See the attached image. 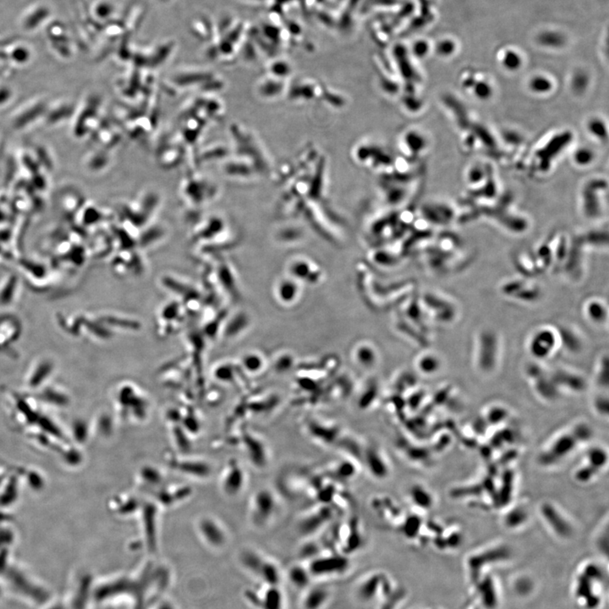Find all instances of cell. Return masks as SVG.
Instances as JSON below:
<instances>
[{
    "instance_id": "1",
    "label": "cell",
    "mask_w": 609,
    "mask_h": 609,
    "mask_svg": "<svg viewBox=\"0 0 609 609\" xmlns=\"http://www.w3.org/2000/svg\"><path fill=\"white\" fill-rule=\"evenodd\" d=\"M474 357L475 367L482 373H491L497 369L501 357V339L496 331L487 328L479 332Z\"/></svg>"
},
{
    "instance_id": "2",
    "label": "cell",
    "mask_w": 609,
    "mask_h": 609,
    "mask_svg": "<svg viewBox=\"0 0 609 609\" xmlns=\"http://www.w3.org/2000/svg\"><path fill=\"white\" fill-rule=\"evenodd\" d=\"M558 348L559 341L555 327H540L528 338V353L537 362L550 359Z\"/></svg>"
},
{
    "instance_id": "3",
    "label": "cell",
    "mask_w": 609,
    "mask_h": 609,
    "mask_svg": "<svg viewBox=\"0 0 609 609\" xmlns=\"http://www.w3.org/2000/svg\"><path fill=\"white\" fill-rule=\"evenodd\" d=\"M500 292L508 298L522 303H536L541 298V288L528 278H514L505 282Z\"/></svg>"
},
{
    "instance_id": "4",
    "label": "cell",
    "mask_w": 609,
    "mask_h": 609,
    "mask_svg": "<svg viewBox=\"0 0 609 609\" xmlns=\"http://www.w3.org/2000/svg\"><path fill=\"white\" fill-rule=\"evenodd\" d=\"M348 562L345 558L338 555H331L320 558L311 563L310 573L314 576H333L346 570Z\"/></svg>"
},
{
    "instance_id": "5",
    "label": "cell",
    "mask_w": 609,
    "mask_h": 609,
    "mask_svg": "<svg viewBox=\"0 0 609 609\" xmlns=\"http://www.w3.org/2000/svg\"><path fill=\"white\" fill-rule=\"evenodd\" d=\"M555 328L558 336L559 347L563 348L570 355H578L582 352L585 344L579 331L567 324H561Z\"/></svg>"
},
{
    "instance_id": "6",
    "label": "cell",
    "mask_w": 609,
    "mask_h": 609,
    "mask_svg": "<svg viewBox=\"0 0 609 609\" xmlns=\"http://www.w3.org/2000/svg\"><path fill=\"white\" fill-rule=\"evenodd\" d=\"M558 389H567L572 392H582L586 387V380L580 374L565 368H557L550 372Z\"/></svg>"
},
{
    "instance_id": "7",
    "label": "cell",
    "mask_w": 609,
    "mask_h": 609,
    "mask_svg": "<svg viewBox=\"0 0 609 609\" xmlns=\"http://www.w3.org/2000/svg\"><path fill=\"white\" fill-rule=\"evenodd\" d=\"M429 298L432 303L431 308L437 320L444 323L455 321L458 315V308L455 302L438 295H432Z\"/></svg>"
},
{
    "instance_id": "8",
    "label": "cell",
    "mask_w": 609,
    "mask_h": 609,
    "mask_svg": "<svg viewBox=\"0 0 609 609\" xmlns=\"http://www.w3.org/2000/svg\"><path fill=\"white\" fill-rule=\"evenodd\" d=\"M583 313L586 319L595 326H603L609 319V308L602 299H588L584 303Z\"/></svg>"
},
{
    "instance_id": "9",
    "label": "cell",
    "mask_w": 609,
    "mask_h": 609,
    "mask_svg": "<svg viewBox=\"0 0 609 609\" xmlns=\"http://www.w3.org/2000/svg\"><path fill=\"white\" fill-rule=\"evenodd\" d=\"M442 367V361L439 355L433 352H425L416 360V368L420 373L432 376L439 373Z\"/></svg>"
},
{
    "instance_id": "10",
    "label": "cell",
    "mask_w": 609,
    "mask_h": 609,
    "mask_svg": "<svg viewBox=\"0 0 609 609\" xmlns=\"http://www.w3.org/2000/svg\"><path fill=\"white\" fill-rule=\"evenodd\" d=\"M300 285L293 278L283 279L277 287V296L284 304H293L300 296Z\"/></svg>"
},
{
    "instance_id": "11",
    "label": "cell",
    "mask_w": 609,
    "mask_h": 609,
    "mask_svg": "<svg viewBox=\"0 0 609 609\" xmlns=\"http://www.w3.org/2000/svg\"><path fill=\"white\" fill-rule=\"evenodd\" d=\"M254 509L255 517L258 516L262 521L268 520L274 509V499L272 495L267 491L259 492L255 496Z\"/></svg>"
},
{
    "instance_id": "12",
    "label": "cell",
    "mask_w": 609,
    "mask_h": 609,
    "mask_svg": "<svg viewBox=\"0 0 609 609\" xmlns=\"http://www.w3.org/2000/svg\"><path fill=\"white\" fill-rule=\"evenodd\" d=\"M354 356L357 363L364 368H372L377 363V351L371 344H359L355 350Z\"/></svg>"
},
{
    "instance_id": "13",
    "label": "cell",
    "mask_w": 609,
    "mask_h": 609,
    "mask_svg": "<svg viewBox=\"0 0 609 609\" xmlns=\"http://www.w3.org/2000/svg\"><path fill=\"white\" fill-rule=\"evenodd\" d=\"M367 463L371 473L378 478H384L388 475L389 468L385 459L380 453L371 449L367 454Z\"/></svg>"
},
{
    "instance_id": "14",
    "label": "cell",
    "mask_w": 609,
    "mask_h": 609,
    "mask_svg": "<svg viewBox=\"0 0 609 609\" xmlns=\"http://www.w3.org/2000/svg\"><path fill=\"white\" fill-rule=\"evenodd\" d=\"M554 88V83L552 79L543 74L534 75L528 82V89L535 95H547Z\"/></svg>"
},
{
    "instance_id": "15",
    "label": "cell",
    "mask_w": 609,
    "mask_h": 609,
    "mask_svg": "<svg viewBox=\"0 0 609 609\" xmlns=\"http://www.w3.org/2000/svg\"><path fill=\"white\" fill-rule=\"evenodd\" d=\"M576 446V440H573V439L570 435H563L558 437L556 441H554L551 447H553L552 453H555L552 456H555V462L558 461L559 458H563L564 457L570 455V453L572 452L575 448Z\"/></svg>"
},
{
    "instance_id": "16",
    "label": "cell",
    "mask_w": 609,
    "mask_h": 609,
    "mask_svg": "<svg viewBox=\"0 0 609 609\" xmlns=\"http://www.w3.org/2000/svg\"><path fill=\"white\" fill-rule=\"evenodd\" d=\"M595 380L600 389H608L609 383V359L607 352L601 355L596 363Z\"/></svg>"
},
{
    "instance_id": "17",
    "label": "cell",
    "mask_w": 609,
    "mask_h": 609,
    "mask_svg": "<svg viewBox=\"0 0 609 609\" xmlns=\"http://www.w3.org/2000/svg\"><path fill=\"white\" fill-rule=\"evenodd\" d=\"M328 593L323 588H312L303 600L305 609H319L328 601Z\"/></svg>"
},
{
    "instance_id": "18",
    "label": "cell",
    "mask_w": 609,
    "mask_h": 609,
    "mask_svg": "<svg viewBox=\"0 0 609 609\" xmlns=\"http://www.w3.org/2000/svg\"><path fill=\"white\" fill-rule=\"evenodd\" d=\"M466 87L471 90L476 99L482 101H487L493 95V88L490 83L486 81H475L469 79Z\"/></svg>"
},
{
    "instance_id": "19",
    "label": "cell",
    "mask_w": 609,
    "mask_h": 609,
    "mask_svg": "<svg viewBox=\"0 0 609 609\" xmlns=\"http://www.w3.org/2000/svg\"><path fill=\"white\" fill-rule=\"evenodd\" d=\"M523 59L520 52L512 49H508L502 53L501 66L509 72H516L521 69Z\"/></svg>"
},
{
    "instance_id": "20",
    "label": "cell",
    "mask_w": 609,
    "mask_h": 609,
    "mask_svg": "<svg viewBox=\"0 0 609 609\" xmlns=\"http://www.w3.org/2000/svg\"><path fill=\"white\" fill-rule=\"evenodd\" d=\"M409 495L411 500L417 506L423 508H428L432 505V497L429 491L422 486H414L410 489Z\"/></svg>"
},
{
    "instance_id": "21",
    "label": "cell",
    "mask_w": 609,
    "mask_h": 609,
    "mask_svg": "<svg viewBox=\"0 0 609 609\" xmlns=\"http://www.w3.org/2000/svg\"><path fill=\"white\" fill-rule=\"evenodd\" d=\"M290 272H291V278L295 279V280H305L309 279L310 274H314L313 269L311 263L308 261H304V260H297L295 262H293L290 265Z\"/></svg>"
},
{
    "instance_id": "22",
    "label": "cell",
    "mask_w": 609,
    "mask_h": 609,
    "mask_svg": "<svg viewBox=\"0 0 609 609\" xmlns=\"http://www.w3.org/2000/svg\"><path fill=\"white\" fill-rule=\"evenodd\" d=\"M538 42L542 46L556 49L563 46L565 43V39L561 33L554 31H546L539 36Z\"/></svg>"
},
{
    "instance_id": "23",
    "label": "cell",
    "mask_w": 609,
    "mask_h": 609,
    "mask_svg": "<svg viewBox=\"0 0 609 609\" xmlns=\"http://www.w3.org/2000/svg\"><path fill=\"white\" fill-rule=\"evenodd\" d=\"M586 129L590 135H592L597 140L605 141L608 139V135H609L608 127L603 119L601 118H596V117L591 118L589 121L587 122Z\"/></svg>"
},
{
    "instance_id": "24",
    "label": "cell",
    "mask_w": 609,
    "mask_h": 609,
    "mask_svg": "<svg viewBox=\"0 0 609 609\" xmlns=\"http://www.w3.org/2000/svg\"><path fill=\"white\" fill-rule=\"evenodd\" d=\"M596 158L595 152L589 147H580L573 154L574 163L579 167H587L592 164Z\"/></svg>"
},
{
    "instance_id": "25",
    "label": "cell",
    "mask_w": 609,
    "mask_h": 609,
    "mask_svg": "<svg viewBox=\"0 0 609 609\" xmlns=\"http://www.w3.org/2000/svg\"><path fill=\"white\" fill-rule=\"evenodd\" d=\"M589 76L583 70H578L571 79V87L575 93L580 95L587 90L589 85Z\"/></svg>"
},
{
    "instance_id": "26",
    "label": "cell",
    "mask_w": 609,
    "mask_h": 609,
    "mask_svg": "<svg viewBox=\"0 0 609 609\" xmlns=\"http://www.w3.org/2000/svg\"><path fill=\"white\" fill-rule=\"evenodd\" d=\"M581 241L583 243L584 246L589 245L590 246L596 247V248L608 247V243H609L608 234L603 236V232L596 231V232L590 233L581 238Z\"/></svg>"
},
{
    "instance_id": "27",
    "label": "cell",
    "mask_w": 609,
    "mask_h": 609,
    "mask_svg": "<svg viewBox=\"0 0 609 609\" xmlns=\"http://www.w3.org/2000/svg\"><path fill=\"white\" fill-rule=\"evenodd\" d=\"M289 579L291 583L296 587L303 588L308 585L309 575L304 569L300 566L291 568L289 571Z\"/></svg>"
},
{
    "instance_id": "28",
    "label": "cell",
    "mask_w": 609,
    "mask_h": 609,
    "mask_svg": "<svg viewBox=\"0 0 609 609\" xmlns=\"http://www.w3.org/2000/svg\"><path fill=\"white\" fill-rule=\"evenodd\" d=\"M436 50L439 53V55L442 57H450L452 56L456 51V44L453 40L451 39H442L439 42L437 46H436Z\"/></svg>"
},
{
    "instance_id": "29",
    "label": "cell",
    "mask_w": 609,
    "mask_h": 609,
    "mask_svg": "<svg viewBox=\"0 0 609 609\" xmlns=\"http://www.w3.org/2000/svg\"><path fill=\"white\" fill-rule=\"evenodd\" d=\"M485 176H486L485 169L481 165H479V164L473 165L470 169V170L468 171V174H467L468 181L472 185H477V184L481 183L484 180Z\"/></svg>"
},
{
    "instance_id": "30",
    "label": "cell",
    "mask_w": 609,
    "mask_h": 609,
    "mask_svg": "<svg viewBox=\"0 0 609 609\" xmlns=\"http://www.w3.org/2000/svg\"><path fill=\"white\" fill-rule=\"evenodd\" d=\"M409 141L410 142V148H413L412 150L416 152L423 151L426 147V140L422 135L417 134L415 132L410 135V139Z\"/></svg>"
},
{
    "instance_id": "31",
    "label": "cell",
    "mask_w": 609,
    "mask_h": 609,
    "mask_svg": "<svg viewBox=\"0 0 609 609\" xmlns=\"http://www.w3.org/2000/svg\"><path fill=\"white\" fill-rule=\"evenodd\" d=\"M593 406L596 408V410L598 412L606 413L608 412V406H609V397L607 393H600L598 395H596L594 399Z\"/></svg>"
},
{
    "instance_id": "32",
    "label": "cell",
    "mask_w": 609,
    "mask_h": 609,
    "mask_svg": "<svg viewBox=\"0 0 609 609\" xmlns=\"http://www.w3.org/2000/svg\"><path fill=\"white\" fill-rule=\"evenodd\" d=\"M419 526V521L416 517L409 518L404 524L403 531L405 536L409 537H414L415 532L416 531V528Z\"/></svg>"
},
{
    "instance_id": "33",
    "label": "cell",
    "mask_w": 609,
    "mask_h": 609,
    "mask_svg": "<svg viewBox=\"0 0 609 609\" xmlns=\"http://www.w3.org/2000/svg\"><path fill=\"white\" fill-rule=\"evenodd\" d=\"M430 47L427 42L424 40H420L418 42H416L414 44L413 48V52L415 53V55L423 58L424 56L427 55V53L429 52Z\"/></svg>"
},
{
    "instance_id": "34",
    "label": "cell",
    "mask_w": 609,
    "mask_h": 609,
    "mask_svg": "<svg viewBox=\"0 0 609 609\" xmlns=\"http://www.w3.org/2000/svg\"><path fill=\"white\" fill-rule=\"evenodd\" d=\"M504 138L507 143L518 145L522 141L521 135L514 131H506L504 133Z\"/></svg>"
},
{
    "instance_id": "35",
    "label": "cell",
    "mask_w": 609,
    "mask_h": 609,
    "mask_svg": "<svg viewBox=\"0 0 609 609\" xmlns=\"http://www.w3.org/2000/svg\"><path fill=\"white\" fill-rule=\"evenodd\" d=\"M246 367L251 371H258L262 367V360L256 355H250L246 358Z\"/></svg>"
}]
</instances>
